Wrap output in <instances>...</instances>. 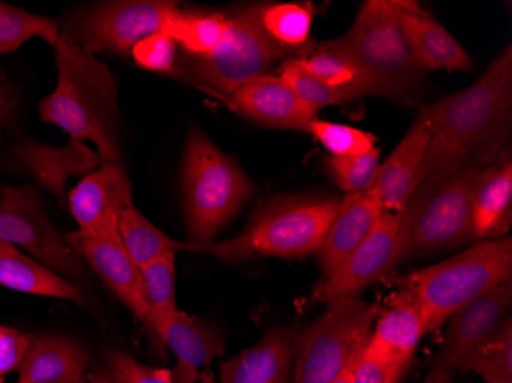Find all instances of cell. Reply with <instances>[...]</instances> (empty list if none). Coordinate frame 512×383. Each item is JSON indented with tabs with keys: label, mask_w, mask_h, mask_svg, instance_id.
Returning a JSON list of instances; mask_svg holds the SVG:
<instances>
[{
	"label": "cell",
	"mask_w": 512,
	"mask_h": 383,
	"mask_svg": "<svg viewBox=\"0 0 512 383\" xmlns=\"http://www.w3.org/2000/svg\"><path fill=\"white\" fill-rule=\"evenodd\" d=\"M512 114V46L490 63L477 82L424 106L417 117L430 132L421 184L454 171L473 155L505 146Z\"/></svg>",
	"instance_id": "6da1fadb"
},
{
	"label": "cell",
	"mask_w": 512,
	"mask_h": 383,
	"mask_svg": "<svg viewBox=\"0 0 512 383\" xmlns=\"http://www.w3.org/2000/svg\"><path fill=\"white\" fill-rule=\"evenodd\" d=\"M57 86L40 102V120L59 126L73 141H91L103 163H120L117 82L105 63L66 34L56 46Z\"/></svg>",
	"instance_id": "7a4b0ae2"
},
{
	"label": "cell",
	"mask_w": 512,
	"mask_h": 383,
	"mask_svg": "<svg viewBox=\"0 0 512 383\" xmlns=\"http://www.w3.org/2000/svg\"><path fill=\"white\" fill-rule=\"evenodd\" d=\"M506 146V145H505ZM505 146H493L454 171L425 180L401 212V262L444 252L474 238L473 203L485 169Z\"/></svg>",
	"instance_id": "3957f363"
},
{
	"label": "cell",
	"mask_w": 512,
	"mask_h": 383,
	"mask_svg": "<svg viewBox=\"0 0 512 383\" xmlns=\"http://www.w3.org/2000/svg\"><path fill=\"white\" fill-rule=\"evenodd\" d=\"M512 279V239H483L445 261L394 278L413 302L428 331L447 324L460 308Z\"/></svg>",
	"instance_id": "277c9868"
},
{
	"label": "cell",
	"mask_w": 512,
	"mask_h": 383,
	"mask_svg": "<svg viewBox=\"0 0 512 383\" xmlns=\"http://www.w3.org/2000/svg\"><path fill=\"white\" fill-rule=\"evenodd\" d=\"M341 201L319 197L278 198L267 204L235 238L204 246L184 243V250L214 256L224 262L312 255L321 249Z\"/></svg>",
	"instance_id": "5b68a950"
},
{
	"label": "cell",
	"mask_w": 512,
	"mask_h": 383,
	"mask_svg": "<svg viewBox=\"0 0 512 383\" xmlns=\"http://www.w3.org/2000/svg\"><path fill=\"white\" fill-rule=\"evenodd\" d=\"M402 7L404 0H370L344 36L324 45L355 63L381 97L410 102L421 92L424 71L402 31Z\"/></svg>",
	"instance_id": "8992f818"
},
{
	"label": "cell",
	"mask_w": 512,
	"mask_h": 383,
	"mask_svg": "<svg viewBox=\"0 0 512 383\" xmlns=\"http://www.w3.org/2000/svg\"><path fill=\"white\" fill-rule=\"evenodd\" d=\"M183 189L189 244L204 246L217 241L255 187L229 155L192 129L184 151Z\"/></svg>",
	"instance_id": "52a82bcc"
},
{
	"label": "cell",
	"mask_w": 512,
	"mask_h": 383,
	"mask_svg": "<svg viewBox=\"0 0 512 383\" xmlns=\"http://www.w3.org/2000/svg\"><path fill=\"white\" fill-rule=\"evenodd\" d=\"M381 308L356 296L333 299L321 318L295 336L292 383H330L355 362Z\"/></svg>",
	"instance_id": "ba28073f"
},
{
	"label": "cell",
	"mask_w": 512,
	"mask_h": 383,
	"mask_svg": "<svg viewBox=\"0 0 512 383\" xmlns=\"http://www.w3.org/2000/svg\"><path fill=\"white\" fill-rule=\"evenodd\" d=\"M261 13L263 7H250L227 17L220 45L209 56H189L180 66L183 76L226 97L266 76L270 65L289 50L266 33Z\"/></svg>",
	"instance_id": "9c48e42d"
},
{
	"label": "cell",
	"mask_w": 512,
	"mask_h": 383,
	"mask_svg": "<svg viewBox=\"0 0 512 383\" xmlns=\"http://www.w3.org/2000/svg\"><path fill=\"white\" fill-rule=\"evenodd\" d=\"M177 4L160 0H126L97 5L73 17L66 36L86 53L126 56L140 40L161 31Z\"/></svg>",
	"instance_id": "30bf717a"
},
{
	"label": "cell",
	"mask_w": 512,
	"mask_h": 383,
	"mask_svg": "<svg viewBox=\"0 0 512 383\" xmlns=\"http://www.w3.org/2000/svg\"><path fill=\"white\" fill-rule=\"evenodd\" d=\"M0 241L28 250L59 275L85 281L82 259L54 229L40 195L31 186L0 189Z\"/></svg>",
	"instance_id": "8fae6325"
},
{
	"label": "cell",
	"mask_w": 512,
	"mask_h": 383,
	"mask_svg": "<svg viewBox=\"0 0 512 383\" xmlns=\"http://www.w3.org/2000/svg\"><path fill=\"white\" fill-rule=\"evenodd\" d=\"M511 305L512 282L508 281L451 316L425 383L454 382V376L460 373L468 357L493 338L506 319L511 318Z\"/></svg>",
	"instance_id": "7c38bea8"
},
{
	"label": "cell",
	"mask_w": 512,
	"mask_h": 383,
	"mask_svg": "<svg viewBox=\"0 0 512 383\" xmlns=\"http://www.w3.org/2000/svg\"><path fill=\"white\" fill-rule=\"evenodd\" d=\"M401 212L382 213L370 235L332 275L315 285L312 302L329 304L333 299L358 296L376 282L385 281L401 264Z\"/></svg>",
	"instance_id": "4fadbf2b"
},
{
	"label": "cell",
	"mask_w": 512,
	"mask_h": 383,
	"mask_svg": "<svg viewBox=\"0 0 512 383\" xmlns=\"http://www.w3.org/2000/svg\"><path fill=\"white\" fill-rule=\"evenodd\" d=\"M63 238L69 249L88 262V266L111 287L135 318L146 324L148 304L142 272L123 247L120 235H100L79 229Z\"/></svg>",
	"instance_id": "5bb4252c"
},
{
	"label": "cell",
	"mask_w": 512,
	"mask_h": 383,
	"mask_svg": "<svg viewBox=\"0 0 512 383\" xmlns=\"http://www.w3.org/2000/svg\"><path fill=\"white\" fill-rule=\"evenodd\" d=\"M425 334L421 313L396 290L381 308L364 351L384 365L388 383H401Z\"/></svg>",
	"instance_id": "9a60e30c"
},
{
	"label": "cell",
	"mask_w": 512,
	"mask_h": 383,
	"mask_svg": "<svg viewBox=\"0 0 512 383\" xmlns=\"http://www.w3.org/2000/svg\"><path fill=\"white\" fill-rule=\"evenodd\" d=\"M69 209L80 230L119 235L117 217L132 203V187L120 163H103L69 194Z\"/></svg>",
	"instance_id": "2e32d148"
},
{
	"label": "cell",
	"mask_w": 512,
	"mask_h": 383,
	"mask_svg": "<svg viewBox=\"0 0 512 383\" xmlns=\"http://www.w3.org/2000/svg\"><path fill=\"white\" fill-rule=\"evenodd\" d=\"M430 132L421 117L408 129L401 143L379 164L370 190L375 192L385 212H402L421 186L422 166L427 155Z\"/></svg>",
	"instance_id": "e0dca14e"
},
{
	"label": "cell",
	"mask_w": 512,
	"mask_h": 383,
	"mask_svg": "<svg viewBox=\"0 0 512 383\" xmlns=\"http://www.w3.org/2000/svg\"><path fill=\"white\" fill-rule=\"evenodd\" d=\"M229 99L241 114L273 128L309 132L310 123L318 114L283 80L267 74L247 83Z\"/></svg>",
	"instance_id": "ac0fdd59"
},
{
	"label": "cell",
	"mask_w": 512,
	"mask_h": 383,
	"mask_svg": "<svg viewBox=\"0 0 512 383\" xmlns=\"http://www.w3.org/2000/svg\"><path fill=\"white\" fill-rule=\"evenodd\" d=\"M401 27L411 54L422 71H473L470 54L417 2L404 0Z\"/></svg>",
	"instance_id": "d6986e66"
},
{
	"label": "cell",
	"mask_w": 512,
	"mask_h": 383,
	"mask_svg": "<svg viewBox=\"0 0 512 383\" xmlns=\"http://www.w3.org/2000/svg\"><path fill=\"white\" fill-rule=\"evenodd\" d=\"M384 213L381 201L373 190L348 194L341 201L338 215L318 250L322 275L329 276L344 264L356 247L370 235Z\"/></svg>",
	"instance_id": "ffe728a7"
},
{
	"label": "cell",
	"mask_w": 512,
	"mask_h": 383,
	"mask_svg": "<svg viewBox=\"0 0 512 383\" xmlns=\"http://www.w3.org/2000/svg\"><path fill=\"white\" fill-rule=\"evenodd\" d=\"M295 336L273 328L258 344L220 364V383H292Z\"/></svg>",
	"instance_id": "44dd1931"
},
{
	"label": "cell",
	"mask_w": 512,
	"mask_h": 383,
	"mask_svg": "<svg viewBox=\"0 0 512 383\" xmlns=\"http://www.w3.org/2000/svg\"><path fill=\"white\" fill-rule=\"evenodd\" d=\"M512 220V158L506 146L483 169L473 203L474 238H503Z\"/></svg>",
	"instance_id": "7402d4cb"
},
{
	"label": "cell",
	"mask_w": 512,
	"mask_h": 383,
	"mask_svg": "<svg viewBox=\"0 0 512 383\" xmlns=\"http://www.w3.org/2000/svg\"><path fill=\"white\" fill-rule=\"evenodd\" d=\"M89 356L76 342L33 336L16 383H88Z\"/></svg>",
	"instance_id": "603a6c76"
},
{
	"label": "cell",
	"mask_w": 512,
	"mask_h": 383,
	"mask_svg": "<svg viewBox=\"0 0 512 383\" xmlns=\"http://www.w3.org/2000/svg\"><path fill=\"white\" fill-rule=\"evenodd\" d=\"M0 285L16 292L85 304V295L76 282L68 281L4 241H0Z\"/></svg>",
	"instance_id": "cb8c5ba5"
},
{
	"label": "cell",
	"mask_w": 512,
	"mask_h": 383,
	"mask_svg": "<svg viewBox=\"0 0 512 383\" xmlns=\"http://www.w3.org/2000/svg\"><path fill=\"white\" fill-rule=\"evenodd\" d=\"M16 157L42 186L56 195L59 203H63V190L68 175L91 169L100 161L99 155L92 154L80 141L73 140L63 149L48 148L34 141H22L17 146Z\"/></svg>",
	"instance_id": "d4e9b609"
},
{
	"label": "cell",
	"mask_w": 512,
	"mask_h": 383,
	"mask_svg": "<svg viewBox=\"0 0 512 383\" xmlns=\"http://www.w3.org/2000/svg\"><path fill=\"white\" fill-rule=\"evenodd\" d=\"M163 347H168L183 367L207 368L224 353V339L212 325L178 310L160 333Z\"/></svg>",
	"instance_id": "484cf974"
},
{
	"label": "cell",
	"mask_w": 512,
	"mask_h": 383,
	"mask_svg": "<svg viewBox=\"0 0 512 383\" xmlns=\"http://www.w3.org/2000/svg\"><path fill=\"white\" fill-rule=\"evenodd\" d=\"M140 272L148 304V319L145 325L149 331V338L152 342H157L163 353L165 347L160 341L161 330L178 311L175 304V252L161 255L160 258L142 267Z\"/></svg>",
	"instance_id": "4316f807"
},
{
	"label": "cell",
	"mask_w": 512,
	"mask_h": 383,
	"mask_svg": "<svg viewBox=\"0 0 512 383\" xmlns=\"http://www.w3.org/2000/svg\"><path fill=\"white\" fill-rule=\"evenodd\" d=\"M298 60L307 73L312 74L330 88L345 92L353 100L359 99L362 95L381 97V92L376 88L375 83L371 82L355 63L350 62L342 54L330 50L324 43L318 46V50L310 51L307 56L298 57Z\"/></svg>",
	"instance_id": "83f0119b"
},
{
	"label": "cell",
	"mask_w": 512,
	"mask_h": 383,
	"mask_svg": "<svg viewBox=\"0 0 512 383\" xmlns=\"http://www.w3.org/2000/svg\"><path fill=\"white\" fill-rule=\"evenodd\" d=\"M117 229L123 247L135 262V266L140 269L165 253L184 250V243H178L158 230L151 221L146 220L142 213L138 212L134 203H129L120 210Z\"/></svg>",
	"instance_id": "f1b7e54d"
},
{
	"label": "cell",
	"mask_w": 512,
	"mask_h": 383,
	"mask_svg": "<svg viewBox=\"0 0 512 383\" xmlns=\"http://www.w3.org/2000/svg\"><path fill=\"white\" fill-rule=\"evenodd\" d=\"M103 376L109 383H220L211 371L177 364L174 368H152L135 361L125 351H106Z\"/></svg>",
	"instance_id": "f546056e"
},
{
	"label": "cell",
	"mask_w": 512,
	"mask_h": 383,
	"mask_svg": "<svg viewBox=\"0 0 512 383\" xmlns=\"http://www.w3.org/2000/svg\"><path fill=\"white\" fill-rule=\"evenodd\" d=\"M227 28L224 14H189L175 10L161 28L163 33L181 43L189 56H209L220 45Z\"/></svg>",
	"instance_id": "4dcf8cb0"
},
{
	"label": "cell",
	"mask_w": 512,
	"mask_h": 383,
	"mask_svg": "<svg viewBox=\"0 0 512 383\" xmlns=\"http://www.w3.org/2000/svg\"><path fill=\"white\" fill-rule=\"evenodd\" d=\"M467 371L485 383H512V318L468 357L460 373Z\"/></svg>",
	"instance_id": "1f68e13d"
},
{
	"label": "cell",
	"mask_w": 512,
	"mask_h": 383,
	"mask_svg": "<svg viewBox=\"0 0 512 383\" xmlns=\"http://www.w3.org/2000/svg\"><path fill=\"white\" fill-rule=\"evenodd\" d=\"M315 8L312 4H275L263 7L266 33L287 50H298L310 39Z\"/></svg>",
	"instance_id": "d6a6232c"
},
{
	"label": "cell",
	"mask_w": 512,
	"mask_h": 383,
	"mask_svg": "<svg viewBox=\"0 0 512 383\" xmlns=\"http://www.w3.org/2000/svg\"><path fill=\"white\" fill-rule=\"evenodd\" d=\"M31 37H40L56 46L59 25L54 20L0 2V56L19 50Z\"/></svg>",
	"instance_id": "836d02e7"
},
{
	"label": "cell",
	"mask_w": 512,
	"mask_h": 383,
	"mask_svg": "<svg viewBox=\"0 0 512 383\" xmlns=\"http://www.w3.org/2000/svg\"><path fill=\"white\" fill-rule=\"evenodd\" d=\"M279 79L283 80L302 102L315 109L316 112L327 108V106L347 105L353 100L345 92L330 88L321 80L313 77L312 74L307 73L299 63L298 57L284 63L283 68L279 69Z\"/></svg>",
	"instance_id": "e575fe53"
},
{
	"label": "cell",
	"mask_w": 512,
	"mask_h": 383,
	"mask_svg": "<svg viewBox=\"0 0 512 383\" xmlns=\"http://www.w3.org/2000/svg\"><path fill=\"white\" fill-rule=\"evenodd\" d=\"M309 132L321 141L332 157H358L375 149V135L341 123L315 118L310 123Z\"/></svg>",
	"instance_id": "d590c367"
},
{
	"label": "cell",
	"mask_w": 512,
	"mask_h": 383,
	"mask_svg": "<svg viewBox=\"0 0 512 383\" xmlns=\"http://www.w3.org/2000/svg\"><path fill=\"white\" fill-rule=\"evenodd\" d=\"M379 149L367 152L358 157H329L325 158V169L332 180L344 189L347 194H356L370 189L375 181L379 167Z\"/></svg>",
	"instance_id": "8d00e7d4"
},
{
	"label": "cell",
	"mask_w": 512,
	"mask_h": 383,
	"mask_svg": "<svg viewBox=\"0 0 512 383\" xmlns=\"http://www.w3.org/2000/svg\"><path fill=\"white\" fill-rule=\"evenodd\" d=\"M132 57L138 66L155 73H172L177 59V43L163 31L140 40L132 48Z\"/></svg>",
	"instance_id": "74e56055"
},
{
	"label": "cell",
	"mask_w": 512,
	"mask_h": 383,
	"mask_svg": "<svg viewBox=\"0 0 512 383\" xmlns=\"http://www.w3.org/2000/svg\"><path fill=\"white\" fill-rule=\"evenodd\" d=\"M33 336L0 325V382L11 371L19 370Z\"/></svg>",
	"instance_id": "f35d334b"
},
{
	"label": "cell",
	"mask_w": 512,
	"mask_h": 383,
	"mask_svg": "<svg viewBox=\"0 0 512 383\" xmlns=\"http://www.w3.org/2000/svg\"><path fill=\"white\" fill-rule=\"evenodd\" d=\"M352 383H388L384 365L362 351L353 368Z\"/></svg>",
	"instance_id": "ab89813d"
},
{
	"label": "cell",
	"mask_w": 512,
	"mask_h": 383,
	"mask_svg": "<svg viewBox=\"0 0 512 383\" xmlns=\"http://www.w3.org/2000/svg\"><path fill=\"white\" fill-rule=\"evenodd\" d=\"M13 112V95L10 88L0 85V128L11 118Z\"/></svg>",
	"instance_id": "60d3db41"
},
{
	"label": "cell",
	"mask_w": 512,
	"mask_h": 383,
	"mask_svg": "<svg viewBox=\"0 0 512 383\" xmlns=\"http://www.w3.org/2000/svg\"><path fill=\"white\" fill-rule=\"evenodd\" d=\"M356 361H358V359H356ZM356 361L348 365V367L345 368V370L342 371V373L339 374V376L336 377L335 380H332L330 383H352L353 368H355Z\"/></svg>",
	"instance_id": "b9f144b4"
},
{
	"label": "cell",
	"mask_w": 512,
	"mask_h": 383,
	"mask_svg": "<svg viewBox=\"0 0 512 383\" xmlns=\"http://www.w3.org/2000/svg\"><path fill=\"white\" fill-rule=\"evenodd\" d=\"M88 383H109L108 379H106L105 376H103L102 371H99V373L91 374L89 376Z\"/></svg>",
	"instance_id": "7bdbcfd3"
},
{
	"label": "cell",
	"mask_w": 512,
	"mask_h": 383,
	"mask_svg": "<svg viewBox=\"0 0 512 383\" xmlns=\"http://www.w3.org/2000/svg\"><path fill=\"white\" fill-rule=\"evenodd\" d=\"M442 383H454V382H442Z\"/></svg>",
	"instance_id": "ee69618b"
}]
</instances>
